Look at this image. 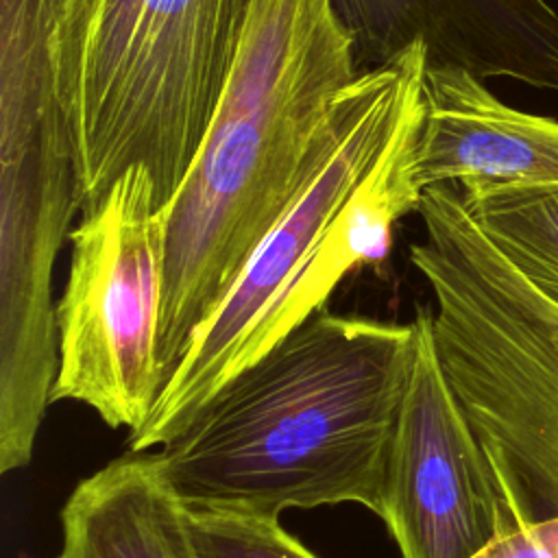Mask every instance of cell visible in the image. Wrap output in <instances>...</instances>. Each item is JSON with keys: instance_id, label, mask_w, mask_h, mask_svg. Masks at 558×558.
Instances as JSON below:
<instances>
[{"instance_id": "1", "label": "cell", "mask_w": 558, "mask_h": 558, "mask_svg": "<svg viewBox=\"0 0 558 558\" xmlns=\"http://www.w3.org/2000/svg\"><path fill=\"white\" fill-rule=\"evenodd\" d=\"M414 320L314 312L235 371L153 462L192 508L384 512Z\"/></svg>"}, {"instance_id": "2", "label": "cell", "mask_w": 558, "mask_h": 558, "mask_svg": "<svg viewBox=\"0 0 558 558\" xmlns=\"http://www.w3.org/2000/svg\"><path fill=\"white\" fill-rule=\"evenodd\" d=\"M338 0H251L207 135L166 220V384L325 159L355 70Z\"/></svg>"}, {"instance_id": "3", "label": "cell", "mask_w": 558, "mask_h": 558, "mask_svg": "<svg viewBox=\"0 0 558 558\" xmlns=\"http://www.w3.org/2000/svg\"><path fill=\"white\" fill-rule=\"evenodd\" d=\"M251 0H57L54 68L76 142L81 211L129 168L166 207L233 68Z\"/></svg>"}, {"instance_id": "4", "label": "cell", "mask_w": 558, "mask_h": 558, "mask_svg": "<svg viewBox=\"0 0 558 558\" xmlns=\"http://www.w3.org/2000/svg\"><path fill=\"white\" fill-rule=\"evenodd\" d=\"M410 246L434 342L512 514L558 517V303L490 240L453 183L423 190Z\"/></svg>"}, {"instance_id": "5", "label": "cell", "mask_w": 558, "mask_h": 558, "mask_svg": "<svg viewBox=\"0 0 558 558\" xmlns=\"http://www.w3.org/2000/svg\"><path fill=\"white\" fill-rule=\"evenodd\" d=\"M57 301L59 373L52 403L78 401L109 427L137 429L163 386L159 327L166 220L153 177L133 166L81 211Z\"/></svg>"}, {"instance_id": "6", "label": "cell", "mask_w": 558, "mask_h": 558, "mask_svg": "<svg viewBox=\"0 0 558 558\" xmlns=\"http://www.w3.org/2000/svg\"><path fill=\"white\" fill-rule=\"evenodd\" d=\"M427 63V44L416 37L349 85L325 159L196 333L148 418L129 432V451H148L174 438L227 381L244 342L301 275L386 148L410 94L425 78Z\"/></svg>"}, {"instance_id": "7", "label": "cell", "mask_w": 558, "mask_h": 558, "mask_svg": "<svg viewBox=\"0 0 558 558\" xmlns=\"http://www.w3.org/2000/svg\"><path fill=\"white\" fill-rule=\"evenodd\" d=\"M414 357L390 445L384 512L401 558H471L521 523L440 364L432 307L414 312Z\"/></svg>"}, {"instance_id": "8", "label": "cell", "mask_w": 558, "mask_h": 558, "mask_svg": "<svg viewBox=\"0 0 558 558\" xmlns=\"http://www.w3.org/2000/svg\"><path fill=\"white\" fill-rule=\"evenodd\" d=\"M421 190L453 183L464 194L558 187V120L499 100L456 63H427L414 153Z\"/></svg>"}, {"instance_id": "9", "label": "cell", "mask_w": 558, "mask_h": 558, "mask_svg": "<svg viewBox=\"0 0 558 558\" xmlns=\"http://www.w3.org/2000/svg\"><path fill=\"white\" fill-rule=\"evenodd\" d=\"M340 11L390 59L421 37L432 63L558 92V13L547 0H342Z\"/></svg>"}, {"instance_id": "10", "label": "cell", "mask_w": 558, "mask_h": 558, "mask_svg": "<svg viewBox=\"0 0 558 558\" xmlns=\"http://www.w3.org/2000/svg\"><path fill=\"white\" fill-rule=\"evenodd\" d=\"M59 558H196L187 508L148 451H126L72 488Z\"/></svg>"}, {"instance_id": "11", "label": "cell", "mask_w": 558, "mask_h": 558, "mask_svg": "<svg viewBox=\"0 0 558 558\" xmlns=\"http://www.w3.org/2000/svg\"><path fill=\"white\" fill-rule=\"evenodd\" d=\"M462 198L506 257L558 303V187L462 192Z\"/></svg>"}, {"instance_id": "12", "label": "cell", "mask_w": 558, "mask_h": 558, "mask_svg": "<svg viewBox=\"0 0 558 558\" xmlns=\"http://www.w3.org/2000/svg\"><path fill=\"white\" fill-rule=\"evenodd\" d=\"M185 508L196 558H318L277 517Z\"/></svg>"}, {"instance_id": "13", "label": "cell", "mask_w": 558, "mask_h": 558, "mask_svg": "<svg viewBox=\"0 0 558 558\" xmlns=\"http://www.w3.org/2000/svg\"><path fill=\"white\" fill-rule=\"evenodd\" d=\"M471 558H558V517L514 523Z\"/></svg>"}]
</instances>
